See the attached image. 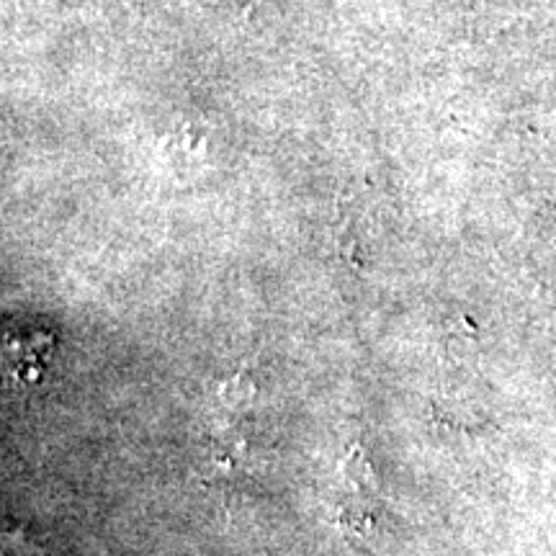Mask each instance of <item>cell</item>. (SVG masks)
I'll list each match as a JSON object with an SVG mask.
<instances>
[{
	"mask_svg": "<svg viewBox=\"0 0 556 556\" xmlns=\"http://www.w3.org/2000/svg\"><path fill=\"white\" fill-rule=\"evenodd\" d=\"M340 471H343L345 482L358 492H364V490H368V486L377 484V471H374L371 462H368V456L364 454V448H358V446H353L351 451H348L343 464H340Z\"/></svg>",
	"mask_w": 556,
	"mask_h": 556,
	"instance_id": "6da1fadb",
	"label": "cell"
},
{
	"mask_svg": "<svg viewBox=\"0 0 556 556\" xmlns=\"http://www.w3.org/2000/svg\"><path fill=\"white\" fill-rule=\"evenodd\" d=\"M240 446H242V443L238 441V438L219 435L217 441H214V456H217L219 464H235V462H238Z\"/></svg>",
	"mask_w": 556,
	"mask_h": 556,
	"instance_id": "7a4b0ae2",
	"label": "cell"
}]
</instances>
